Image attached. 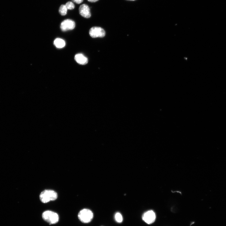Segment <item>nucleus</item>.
<instances>
[{
	"label": "nucleus",
	"instance_id": "12",
	"mask_svg": "<svg viewBox=\"0 0 226 226\" xmlns=\"http://www.w3.org/2000/svg\"><path fill=\"white\" fill-rule=\"evenodd\" d=\"M65 5L68 9L72 10L75 8L74 4L71 2H67Z\"/></svg>",
	"mask_w": 226,
	"mask_h": 226
},
{
	"label": "nucleus",
	"instance_id": "1",
	"mask_svg": "<svg viewBox=\"0 0 226 226\" xmlns=\"http://www.w3.org/2000/svg\"><path fill=\"white\" fill-rule=\"evenodd\" d=\"M57 198V193L51 190H45L41 193L40 195L41 202L44 203H47L51 201L55 200Z\"/></svg>",
	"mask_w": 226,
	"mask_h": 226
},
{
	"label": "nucleus",
	"instance_id": "6",
	"mask_svg": "<svg viewBox=\"0 0 226 226\" xmlns=\"http://www.w3.org/2000/svg\"><path fill=\"white\" fill-rule=\"evenodd\" d=\"M75 26V22L70 19H66L63 21L61 24L60 28L63 32L73 30Z\"/></svg>",
	"mask_w": 226,
	"mask_h": 226
},
{
	"label": "nucleus",
	"instance_id": "4",
	"mask_svg": "<svg viewBox=\"0 0 226 226\" xmlns=\"http://www.w3.org/2000/svg\"><path fill=\"white\" fill-rule=\"evenodd\" d=\"M91 37L94 38L97 37H103L105 35V32L102 28L99 27H93L89 31Z\"/></svg>",
	"mask_w": 226,
	"mask_h": 226
},
{
	"label": "nucleus",
	"instance_id": "10",
	"mask_svg": "<svg viewBox=\"0 0 226 226\" xmlns=\"http://www.w3.org/2000/svg\"><path fill=\"white\" fill-rule=\"evenodd\" d=\"M67 10L65 5H62L59 9V13L62 16H65L67 14Z\"/></svg>",
	"mask_w": 226,
	"mask_h": 226
},
{
	"label": "nucleus",
	"instance_id": "11",
	"mask_svg": "<svg viewBox=\"0 0 226 226\" xmlns=\"http://www.w3.org/2000/svg\"><path fill=\"white\" fill-rule=\"evenodd\" d=\"M115 218L117 222L118 223H121L123 220V218L120 213H117L115 215Z\"/></svg>",
	"mask_w": 226,
	"mask_h": 226
},
{
	"label": "nucleus",
	"instance_id": "9",
	"mask_svg": "<svg viewBox=\"0 0 226 226\" xmlns=\"http://www.w3.org/2000/svg\"><path fill=\"white\" fill-rule=\"evenodd\" d=\"M66 42L62 39L57 38L54 41V44L56 47L58 48H63L65 46Z\"/></svg>",
	"mask_w": 226,
	"mask_h": 226
},
{
	"label": "nucleus",
	"instance_id": "14",
	"mask_svg": "<svg viewBox=\"0 0 226 226\" xmlns=\"http://www.w3.org/2000/svg\"><path fill=\"white\" fill-rule=\"evenodd\" d=\"M87 1L91 2H95L99 1V0H87Z\"/></svg>",
	"mask_w": 226,
	"mask_h": 226
},
{
	"label": "nucleus",
	"instance_id": "8",
	"mask_svg": "<svg viewBox=\"0 0 226 226\" xmlns=\"http://www.w3.org/2000/svg\"><path fill=\"white\" fill-rule=\"evenodd\" d=\"M74 59L78 64L82 65L87 64L88 59L82 54H78L75 55Z\"/></svg>",
	"mask_w": 226,
	"mask_h": 226
},
{
	"label": "nucleus",
	"instance_id": "15",
	"mask_svg": "<svg viewBox=\"0 0 226 226\" xmlns=\"http://www.w3.org/2000/svg\"><path fill=\"white\" fill-rule=\"evenodd\" d=\"M128 1H135V0H128Z\"/></svg>",
	"mask_w": 226,
	"mask_h": 226
},
{
	"label": "nucleus",
	"instance_id": "7",
	"mask_svg": "<svg viewBox=\"0 0 226 226\" xmlns=\"http://www.w3.org/2000/svg\"><path fill=\"white\" fill-rule=\"evenodd\" d=\"M79 11L81 15L84 18H89L91 17L90 8L86 4H84L81 6L79 8Z\"/></svg>",
	"mask_w": 226,
	"mask_h": 226
},
{
	"label": "nucleus",
	"instance_id": "2",
	"mask_svg": "<svg viewBox=\"0 0 226 226\" xmlns=\"http://www.w3.org/2000/svg\"><path fill=\"white\" fill-rule=\"evenodd\" d=\"M43 219L50 224H55L58 221L59 218L57 213L47 210L44 212L42 214Z\"/></svg>",
	"mask_w": 226,
	"mask_h": 226
},
{
	"label": "nucleus",
	"instance_id": "13",
	"mask_svg": "<svg viewBox=\"0 0 226 226\" xmlns=\"http://www.w3.org/2000/svg\"><path fill=\"white\" fill-rule=\"evenodd\" d=\"M72 1L77 4H80L83 1V0H72Z\"/></svg>",
	"mask_w": 226,
	"mask_h": 226
},
{
	"label": "nucleus",
	"instance_id": "5",
	"mask_svg": "<svg viewBox=\"0 0 226 226\" xmlns=\"http://www.w3.org/2000/svg\"><path fill=\"white\" fill-rule=\"evenodd\" d=\"M143 220L148 224L153 223L156 219V215L154 211L152 210L145 212L142 216Z\"/></svg>",
	"mask_w": 226,
	"mask_h": 226
},
{
	"label": "nucleus",
	"instance_id": "3",
	"mask_svg": "<svg viewBox=\"0 0 226 226\" xmlns=\"http://www.w3.org/2000/svg\"><path fill=\"white\" fill-rule=\"evenodd\" d=\"M78 217L81 222L87 223L90 222L92 220L93 217V214L90 210L84 209L79 212Z\"/></svg>",
	"mask_w": 226,
	"mask_h": 226
}]
</instances>
